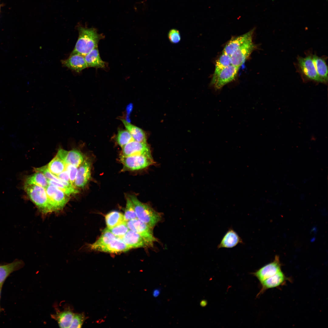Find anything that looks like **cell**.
Listing matches in <instances>:
<instances>
[{"instance_id": "35", "label": "cell", "mask_w": 328, "mask_h": 328, "mask_svg": "<svg viewBox=\"0 0 328 328\" xmlns=\"http://www.w3.org/2000/svg\"><path fill=\"white\" fill-rule=\"evenodd\" d=\"M87 318L83 313H74L70 328H81Z\"/></svg>"}, {"instance_id": "23", "label": "cell", "mask_w": 328, "mask_h": 328, "mask_svg": "<svg viewBox=\"0 0 328 328\" xmlns=\"http://www.w3.org/2000/svg\"><path fill=\"white\" fill-rule=\"evenodd\" d=\"M84 58L87 67L104 68L107 66V63L100 57L97 47L86 55Z\"/></svg>"}, {"instance_id": "5", "label": "cell", "mask_w": 328, "mask_h": 328, "mask_svg": "<svg viewBox=\"0 0 328 328\" xmlns=\"http://www.w3.org/2000/svg\"><path fill=\"white\" fill-rule=\"evenodd\" d=\"M52 212L62 209L70 199V196L57 187L49 184L45 188Z\"/></svg>"}, {"instance_id": "16", "label": "cell", "mask_w": 328, "mask_h": 328, "mask_svg": "<svg viewBox=\"0 0 328 328\" xmlns=\"http://www.w3.org/2000/svg\"><path fill=\"white\" fill-rule=\"evenodd\" d=\"M254 30L252 29L244 34L232 38L226 45L222 53L231 56L243 43L252 37Z\"/></svg>"}, {"instance_id": "37", "label": "cell", "mask_w": 328, "mask_h": 328, "mask_svg": "<svg viewBox=\"0 0 328 328\" xmlns=\"http://www.w3.org/2000/svg\"><path fill=\"white\" fill-rule=\"evenodd\" d=\"M168 37L169 41L173 44L178 43L181 39L180 32L176 29L170 30L168 33Z\"/></svg>"}, {"instance_id": "7", "label": "cell", "mask_w": 328, "mask_h": 328, "mask_svg": "<svg viewBox=\"0 0 328 328\" xmlns=\"http://www.w3.org/2000/svg\"><path fill=\"white\" fill-rule=\"evenodd\" d=\"M239 68L231 64L221 70L210 83L216 91L220 90L223 87L232 82L237 76Z\"/></svg>"}, {"instance_id": "26", "label": "cell", "mask_w": 328, "mask_h": 328, "mask_svg": "<svg viewBox=\"0 0 328 328\" xmlns=\"http://www.w3.org/2000/svg\"><path fill=\"white\" fill-rule=\"evenodd\" d=\"M47 179L43 173L36 171L26 178L24 184L35 185L45 188L49 185Z\"/></svg>"}, {"instance_id": "38", "label": "cell", "mask_w": 328, "mask_h": 328, "mask_svg": "<svg viewBox=\"0 0 328 328\" xmlns=\"http://www.w3.org/2000/svg\"><path fill=\"white\" fill-rule=\"evenodd\" d=\"M56 176H57L61 179H62V180L67 182L71 184L70 180V179L68 174V173L66 169L62 172L59 174L57 175Z\"/></svg>"}, {"instance_id": "11", "label": "cell", "mask_w": 328, "mask_h": 328, "mask_svg": "<svg viewBox=\"0 0 328 328\" xmlns=\"http://www.w3.org/2000/svg\"><path fill=\"white\" fill-rule=\"evenodd\" d=\"M56 155L66 164H71L78 168L85 159L83 153L78 149H74L67 151L59 149Z\"/></svg>"}, {"instance_id": "29", "label": "cell", "mask_w": 328, "mask_h": 328, "mask_svg": "<svg viewBox=\"0 0 328 328\" xmlns=\"http://www.w3.org/2000/svg\"><path fill=\"white\" fill-rule=\"evenodd\" d=\"M231 64V56L222 53L216 61L215 70L212 78L215 77L224 68Z\"/></svg>"}, {"instance_id": "36", "label": "cell", "mask_w": 328, "mask_h": 328, "mask_svg": "<svg viewBox=\"0 0 328 328\" xmlns=\"http://www.w3.org/2000/svg\"><path fill=\"white\" fill-rule=\"evenodd\" d=\"M66 169L68 173L71 184L75 187L74 184L77 174V168L72 165L68 164H66Z\"/></svg>"}, {"instance_id": "34", "label": "cell", "mask_w": 328, "mask_h": 328, "mask_svg": "<svg viewBox=\"0 0 328 328\" xmlns=\"http://www.w3.org/2000/svg\"><path fill=\"white\" fill-rule=\"evenodd\" d=\"M47 181L49 184L53 185L57 187L69 196H70L71 195L76 194L79 192L78 189L77 188H70L63 184L48 179Z\"/></svg>"}, {"instance_id": "22", "label": "cell", "mask_w": 328, "mask_h": 328, "mask_svg": "<svg viewBox=\"0 0 328 328\" xmlns=\"http://www.w3.org/2000/svg\"><path fill=\"white\" fill-rule=\"evenodd\" d=\"M314 64L321 83H326L328 81V67L325 58L313 55Z\"/></svg>"}, {"instance_id": "2", "label": "cell", "mask_w": 328, "mask_h": 328, "mask_svg": "<svg viewBox=\"0 0 328 328\" xmlns=\"http://www.w3.org/2000/svg\"><path fill=\"white\" fill-rule=\"evenodd\" d=\"M132 202L137 218L153 228L161 219L162 214L148 204L140 201L135 195L128 196Z\"/></svg>"}, {"instance_id": "19", "label": "cell", "mask_w": 328, "mask_h": 328, "mask_svg": "<svg viewBox=\"0 0 328 328\" xmlns=\"http://www.w3.org/2000/svg\"><path fill=\"white\" fill-rule=\"evenodd\" d=\"M61 62L63 66L78 72L87 67L84 56L80 55L71 54L67 59Z\"/></svg>"}, {"instance_id": "20", "label": "cell", "mask_w": 328, "mask_h": 328, "mask_svg": "<svg viewBox=\"0 0 328 328\" xmlns=\"http://www.w3.org/2000/svg\"><path fill=\"white\" fill-rule=\"evenodd\" d=\"M24 265L21 260L16 259L7 264L0 265V286H2L5 281L11 273L21 268Z\"/></svg>"}, {"instance_id": "13", "label": "cell", "mask_w": 328, "mask_h": 328, "mask_svg": "<svg viewBox=\"0 0 328 328\" xmlns=\"http://www.w3.org/2000/svg\"><path fill=\"white\" fill-rule=\"evenodd\" d=\"M290 280L281 270L260 283L261 289L257 296L263 294L269 289L277 288L284 285L287 281H289Z\"/></svg>"}, {"instance_id": "4", "label": "cell", "mask_w": 328, "mask_h": 328, "mask_svg": "<svg viewBox=\"0 0 328 328\" xmlns=\"http://www.w3.org/2000/svg\"><path fill=\"white\" fill-rule=\"evenodd\" d=\"M120 160L123 166L122 171H134L145 169L154 162L152 155H139L129 156L120 155Z\"/></svg>"}, {"instance_id": "17", "label": "cell", "mask_w": 328, "mask_h": 328, "mask_svg": "<svg viewBox=\"0 0 328 328\" xmlns=\"http://www.w3.org/2000/svg\"><path fill=\"white\" fill-rule=\"evenodd\" d=\"M74 313L70 306H65L63 310H56L55 314L51 315V317L57 322L60 328H70Z\"/></svg>"}, {"instance_id": "27", "label": "cell", "mask_w": 328, "mask_h": 328, "mask_svg": "<svg viewBox=\"0 0 328 328\" xmlns=\"http://www.w3.org/2000/svg\"><path fill=\"white\" fill-rule=\"evenodd\" d=\"M105 220L108 228L113 227L125 221L124 214L117 211H111L106 215Z\"/></svg>"}, {"instance_id": "33", "label": "cell", "mask_w": 328, "mask_h": 328, "mask_svg": "<svg viewBox=\"0 0 328 328\" xmlns=\"http://www.w3.org/2000/svg\"><path fill=\"white\" fill-rule=\"evenodd\" d=\"M108 229L114 235L120 238H122L129 230L126 221Z\"/></svg>"}, {"instance_id": "30", "label": "cell", "mask_w": 328, "mask_h": 328, "mask_svg": "<svg viewBox=\"0 0 328 328\" xmlns=\"http://www.w3.org/2000/svg\"><path fill=\"white\" fill-rule=\"evenodd\" d=\"M34 171L35 172H39L43 173L46 177L49 179L63 184L70 188H75L71 184L62 180L53 174L48 169L47 165H45L40 167L35 168H34Z\"/></svg>"}, {"instance_id": "6", "label": "cell", "mask_w": 328, "mask_h": 328, "mask_svg": "<svg viewBox=\"0 0 328 328\" xmlns=\"http://www.w3.org/2000/svg\"><path fill=\"white\" fill-rule=\"evenodd\" d=\"M297 60L298 70L304 78L308 80L321 83L314 64L313 55L309 54L304 57L299 56Z\"/></svg>"}, {"instance_id": "25", "label": "cell", "mask_w": 328, "mask_h": 328, "mask_svg": "<svg viewBox=\"0 0 328 328\" xmlns=\"http://www.w3.org/2000/svg\"><path fill=\"white\" fill-rule=\"evenodd\" d=\"M117 237L108 228H106L103 231L99 238L95 242L89 245V248L92 250L97 251L100 248L108 244Z\"/></svg>"}, {"instance_id": "28", "label": "cell", "mask_w": 328, "mask_h": 328, "mask_svg": "<svg viewBox=\"0 0 328 328\" xmlns=\"http://www.w3.org/2000/svg\"><path fill=\"white\" fill-rule=\"evenodd\" d=\"M66 166L65 162L56 155L49 162L47 167L50 172L56 176L65 169Z\"/></svg>"}, {"instance_id": "3", "label": "cell", "mask_w": 328, "mask_h": 328, "mask_svg": "<svg viewBox=\"0 0 328 328\" xmlns=\"http://www.w3.org/2000/svg\"><path fill=\"white\" fill-rule=\"evenodd\" d=\"M24 190L30 200L44 214L52 212L45 189L35 185L24 184Z\"/></svg>"}, {"instance_id": "40", "label": "cell", "mask_w": 328, "mask_h": 328, "mask_svg": "<svg viewBox=\"0 0 328 328\" xmlns=\"http://www.w3.org/2000/svg\"><path fill=\"white\" fill-rule=\"evenodd\" d=\"M206 301H205L204 300L202 301L201 302H200V305L202 306H205L206 305Z\"/></svg>"}, {"instance_id": "31", "label": "cell", "mask_w": 328, "mask_h": 328, "mask_svg": "<svg viewBox=\"0 0 328 328\" xmlns=\"http://www.w3.org/2000/svg\"><path fill=\"white\" fill-rule=\"evenodd\" d=\"M134 140L131 134L126 130H120L118 131L116 137V141L121 148Z\"/></svg>"}, {"instance_id": "15", "label": "cell", "mask_w": 328, "mask_h": 328, "mask_svg": "<svg viewBox=\"0 0 328 328\" xmlns=\"http://www.w3.org/2000/svg\"><path fill=\"white\" fill-rule=\"evenodd\" d=\"M120 239L131 249L147 248L152 247L153 245V244L139 234L130 230Z\"/></svg>"}, {"instance_id": "39", "label": "cell", "mask_w": 328, "mask_h": 328, "mask_svg": "<svg viewBox=\"0 0 328 328\" xmlns=\"http://www.w3.org/2000/svg\"><path fill=\"white\" fill-rule=\"evenodd\" d=\"M161 288H158L154 289L152 292L153 296L155 298L157 297L161 293Z\"/></svg>"}, {"instance_id": "32", "label": "cell", "mask_w": 328, "mask_h": 328, "mask_svg": "<svg viewBox=\"0 0 328 328\" xmlns=\"http://www.w3.org/2000/svg\"><path fill=\"white\" fill-rule=\"evenodd\" d=\"M126 205L124 214L125 221L137 218L133 204L128 196L126 197Z\"/></svg>"}, {"instance_id": "24", "label": "cell", "mask_w": 328, "mask_h": 328, "mask_svg": "<svg viewBox=\"0 0 328 328\" xmlns=\"http://www.w3.org/2000/svg\"><path fill=\"white\" fill-rule=\"evenodd\" d=\"M121 121L134 140L140 142L146 143L145 133L142 129L131 124L124 119H121Z\"/></svg>"}, {"instance_id": "1", "label": "cell", "mask_w": 328, "mask_h": 328, "mask_svg": "<svg viewBox=\"0 0 328 328\" xmlns=\"http://www.w3.org/2000/svg\"><path fill=\"white\" fill-rule=\"evenodd\" d=\"M79 35L75 47L71 54H77L85 56L97 47L99 40L103 36L97 33L96 29L80 26Z\"/></svg>"}, {"instance_id": "8", "label": "cell", "mask_w": 328, "mask_h": 328, "mask_svg": "<svg viewBox=\"0 0 328 328\" xmlns=\"http://www.w3.org/2000/svg\"><path fill=\"white\" fill-rule=\"evenodd\" d=\"M255 47L256 46L252 41V37L246 40L231 56L232 64L239 68Z\"/></svg>"}, {"instance_id": "12", "label": "cell", "mask_w": 328, "mask_h": 328, "mask_svg": "<svg viewBox=\"0 0 328 328\" xmlns=\"http://www.w3.org/2000/svg\"><path fill=\"white\" fill-rule=\"evenodd\" d=\"M91 162L85 159L83 163L77 168V172L74 186L76 188L83 189L89 182L91 175Z\"/></svg>"}, {"instance_id": "18", "label": "cell", "mask_w": 328, "mask_h": 328, "mask_svg": "<svg viewBox=\"0 0 328 328\" xmlns=\"http://www.w3.org/2000/svg\"><path fill=\"white\" fill-rule=\"evenodd\" d=\"M242 239L232 228H229L224 235L217 248H231L239 244H243Z\"/></svg>"}, {"instance_id": "41", "label": "cell", "mask_w": 328, "mask_h": 328, "mask_svg": "<svg viewBox=\"0 0 328 328\" xmlns=\"http://www.w3.org/2000/svg\"><path fill=\"white\" fill-rule=\"evenodd\" d=\"M2 286H0V300L1 291V289H2ZM1 309L0 306V312H1Z\"/></svg>"}, {"instance_id": "21", "label": "cell", "mask_w": 328, "mask_h": 328, "mask_svg": "<svg viewBox=\"0 0 328 328\" xmlns=\"http://www.w3.org/2000/svg\"><path fill=\"white\" fill-rule=\"evenodd\" d=\"M131 249L121 240L117 237L108 244L100 248L97 251L109 253H117L126 251Z\"/></svg>"}, {"instance_id": "14", "label": "cell", "mask_w": 328, "mask_h": 328, "mask_svg": "<svg viewBox=\"0 0 328 328\" xmlns=\"http://www.w3.org/2000/svg\"><path fill=\"white\" fill-rule=\"evenodd\" d=\"M122 148L121 155L129 156L139 155H152L149 146L146 143L135 140L125 145Z\"/></svg>"}, {"instance_id": "9", "label": "cell", "mask_w": 328, "mask_h": 328, "mask_svg": "<svg viewBox=\"0 0 328 328\" xmlns=\"http://www.w3.org/2000/svg\"><path fill=\"white\" fill-rule=\"evenodd\" d=\"M282 264L278 256H275L272 262L263 266L251 273L256 277L260 283L281 270Z\"/></svg>"}, {"instance_id": "10", "label": "cell", "mask_w": 328, "mask_h": 328, "mask_svg": "<svg viewBox=\"0 0 328 328\" xmlns=\"http://www.w3.org/2000/svg\"><path fill=\"white\" fill-rule=\"evenodd\" d=\"M126 224L129 229L134 231L153 244L156 241L153 235V228L138 218L128 220Z\"/></svg>"}]
</instances>
